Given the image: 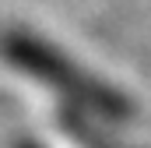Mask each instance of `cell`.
Returning <instances> with one entry per match:
<instances>
[{
  "label": "cell",
  "instance_id": "1",
  "mask_svg": "<svg viewBox=\"0 0 151 148\" xmlns=\"http://www.w3.org/2000/svg\"><path fill=\"white\" fill-rule=\"evenodd\" d=\"M4 57L14 60L18 67H25L32 78H42L46 85H53V88H60V92H70L74 99H81L84 106L106 113V116H127V113H130L127 99H119L113 88H106V85L84 78L70 60H63L60 53H53V49H49L46 42H39V39L4 36Z\"/></svg>",
  "mask_w": 151,
  "mask_h": 148
}]
</instances>
